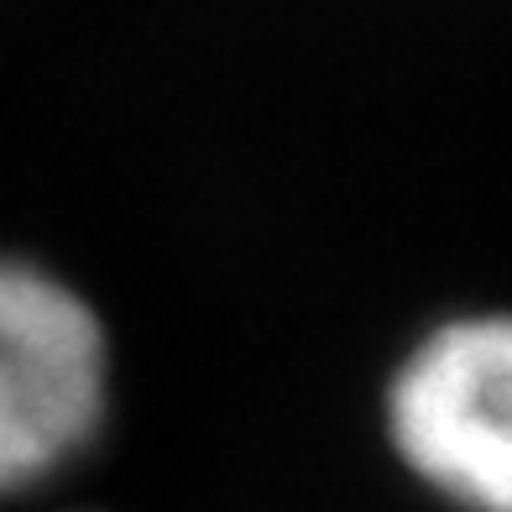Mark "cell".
I'll return each mask as SVG.
<instances>
[{"label": "cell", "instance_id": "7a4b0ae2", "mask_svg": "<svg viewBox=\"0 0 512 512\" xmlns=\"http://www.w3.org/2000/svg\"><path fill=\"white\" fill-rule=\"evenodd\" d=\"M387 450L450 512H512V309L418 330L382 387Z\"/></svg>", "mask_w": 512, "mask_h": 512}, {"label": "cell", "instance_id": "6da1fadb", "mask_svg": "<svg viewBox=\"0 0 512 512\" xmlns=\"http://www.w3.org/2000/svg\"><path fill=\"white\" fill-rule=\"evenodd\" d=\"M115 418V345L79 283L0 246V497L63 481Z\"/></svg>", "mask_w": 512, "mask_h": 512}]
</instances>
